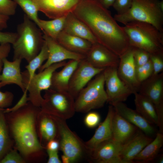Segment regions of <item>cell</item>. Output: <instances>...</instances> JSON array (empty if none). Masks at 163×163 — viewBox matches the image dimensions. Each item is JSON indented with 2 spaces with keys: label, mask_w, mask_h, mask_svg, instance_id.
<instances>
[{
  "label": "cell",
  "mask_w": 163,
  "mask_h": 163,
  "mask_svg": "<svg viewBox=\"0 0 163 163\" xmlns=\"http://www.w3.org/2000/svg\"><path fill=\"white\" fill-rule=\"evenodd\" d=\"M72 13L88 26L97 42L119 57L130 46L123 27L96 0H80Z\"/></svg>",
  "instance_id": "obj_1"
},
{
  "label": "cell",
  "mask_w": 163,
  "mask_h": 163,
  "mask_svg": "<svg viewBox=\"0 0 163 163\" xmlns=\"http://www.w3.org/2000/svg\"><path fill=\"white\" fill-rule=\"evenodd\" d=\"M17 37L12 44L13 60L24 59L29 62L40 52L44 40L41 30L25 14L17 27Z\"/></svg>",
  "instance_id": "obj_2"
},
{
  "label": "cell",
  "mask_w": 163,
  "mask_h": 163,
  "mask_svg": "<svg viewBox=\"0 0 163 163\" xmlns=\"http://www.w3.org/2000/svg\"><path fill=\"white\" fill-rule=\"evenodd\" d=\"M23 113L12 122L11 129L16 145L22 154L28 155L41 150L35 129V109L31 103L26 104Z\"/></svg>",
  "instance_id": "obj_3"
},
{
  "label": "cell",
  "mask_w": 163,
  "mask_h": 163,
  "mask_svg": "<svg viewBox=\"0 0 163 163\" xmlns=\"http://www.w3.org/2000/svg\"><path fill=\"white\" fill-rule=\"evenodd\" d=\"M123 27L130 46L143 49L150 54L163 53V32L153 25L134 21Z\"/></svg>",
  "instance_id": "obj_4"
},
{
  "label": "cell",
  "mask_w": 163,
  "mask_h": 163,
  "mask_svg": "<svg viewBox=\"0 0 163 163\" xmlns=\"http://www.w3.org/2000/svg\"><path fill=\"white\" fill-rule=\"evenodd\" d=\"M159 0H132L131 6L126 12L116 14L114 19L125 25L137 21L151 24L163 32V10Z\"/></svg>",
  "instance_id": "obj_5"
},
{
  "label": "cell",
  "mask_w": 163,
  "mask_h": 163,
  "mask_svg": "<svg viewBox=\"0 0 163 163\" xmlns=\"http://www.w3.org/2000/svg\"><path fill=\"white\" fill-rule=\"evenodd\" d=\"M103 72L95 76L75 99L76 112H88L92 110L102 107L107 102Z\"/></svg>",
  "instance_id": "obj_6"
},
{
  "label": "cell",
  "mask_w": 163,
  "mask_h": 163,
  "mask_svg": "<svg viewBox=\"0 0 163 163\" xmlns=\"http://www.w3.org/2000/svg\"><path fill=\"white\" fill-rule=\"evenodd\" d=\"M58 129L59 149L69 158L70 163H76L88 158L89 150L85 142L69 128L66 120L58 117H52Z\"/></svg>",
  "instance_id": "obj_7"
},
{
  "label": "cell",
  "mask_w": 163,
  "mask_h": 163,
  "mask_svg": "<svg viewBox=\"0 0 163 163\" xmlns=\"http://www.w3.org/2000/svg\"><path fill=\"white\" fill-rule=\"evenodd\" d=\"M66 63L64 61L53 64L38 73H35L30 78H29L26 70L21 72L23 84L25 90L29 92L28 100L30 103L37 107L41 106L43 100L41 91L50 88L53 73Z\"/></svg>",
  "instance_id": "obj_8"
},
{
  "label": "cell",
  "mask_w": 163,
  "mask_h": 163,
  "mask_svg": "<svg viewBox=\"0 0 163 163\" xmlns=\"http://www.w3.org/2000/svg\"><path fill=\"white\" fill-rule=\"evenodd\" d=\"M45 91L41 106L44 112L65 120L73 116L76 112L75 99L68 91L50 88Z\"/></svg>",
  "instance_id": "obj_9"
},
{
  "label": "cell",
  "mask_w": 163,
  "mask_h": 163,
  "mask_svg": "<svg viewBox=\"0 0 163 163\" xmlns=\"http://www.w3.org/2000/svg\"><path fill=\"white\" fill-rule=\"evenodd\" d=\"M138 93L148 98L154 105L159 122L160 132L163 133V72L152 75L142 82Z\"/></svg>",
  "instance_id": "obj_10"
},
{
  "label": "cell",
  "mask_w": 163,
  "mask_h": 163,
  "mask_svg": "<svg viewBox=\"0 0 163 163\" xmlns=\"http://www.w3.org/2000/svg\"><path fill=\"white\" fill-rule=\"evenodd\" d=\"M117 67H110L104 69L103 73L107 102L111 105L126 101L133 94L132 91L119 77Z\"/></svg>",
  "instance_id": "obj_11"
},
{
  "label": "cell",
  "mask_w": 163,
  "mask_h": 163,
  "mask_svg": "<svg viewBox=\"0 0 163 163\" xmlns=\"http://www.w3.org/2000/svg\"><path fill=\"white\" fill-rule=\"evenodd\" d=\"M104 69L94 67L85 58L81 60L71 76L68 91L75 99L80 91L93 78Z\"/></svg>",
  "instance_id": "obj_12"
},
{
  "label": "cell",
  "mask_w": 163,
  "mask_h": 163,
  "mask_svg": "<svg viewBox=\"0 0 163 163\" xmlns=\"http://www.w3.org/2000/svg\"><path fill=\"white\" fill-rule=\"evenodd\" d=\"M122 145L111 138L89 151L87 159L96 163H122L120 157Z\"/></svg>",
  "instance_id": "obj_13"
},
{
  "label": "cell",
  "mask_w": 163,
  "mask_h": 163,
  "mask_svg": "<svg viewBox=\"0 0 163 163\" xmlns=\"http://www.w3.org/2000/svg\"><path fill=\"white\" fill-rule=\"evenodd\" d=\"M134 47L130 46L121 56L117 67L118 75L132 91L133 94L138 93L141 83L138 80L136 66L133 57Z\"/></svg>",
  "instance_id": "obj_14"
},
{
  "label": "cell",
  "mask_w": 163,
  "mask_h": 163,
  "mask_svg": "<svg viewBox=\"0 0 163 163\" xmlns=\"http://www.w3.org/2000/svg\"><path fill=\"white\" fill-rule=\"evenodd\" d=\"M80 0H33L38 11L54 19L72 12Z\"/></svg>",
  "instance_id": "obj_15"
},
{
  "label": "cell",
  "mask_w": 163,
  "mask_h": 163,
  "mask_svg": "<svg viewBox=\"0 0 163 163\" xmlns=\"http://www.w3.org/2000/svg\"><path fill=\"white\" fill-rule=\"evenodd\" d=\"M43 37L48 49L49 56L46 62L38 69L39 72L53 64L67 59L81 60L85 58V56L69 50L56 40L44 34Z\"/></svg>",
  "instance_id": "obj_16"
},
{
  "label": "cell",
  "mask_w": 163,
  "mask_h": 163,
  "mask_svg": "<svg viewBox=\"0 0 163 163\" xmlns=\"http://www.w3.org/2000/svg\"><path fill=\"white\" fill-rule=\"evenodd\" d=\"M85 56L90 64L99 69L117 67L120 61L119 56L98 42L92 44Z\"/></svg>",
  "instance_id": "obj_17"
},
{
  "label": "cell",
  "mask_w": 163,
  "mask_h": 163,
  "mask_svg": "<svg viewBox=\"0 0 163 163\" xmlns=\"http://www.w3.org/2000/svg\"><path fill=\"white\" fill-rule=\"evenodd\" d=\"M153 139L138 129L122 145L120 154L122 163L134 162L135 157Z\"/></svg>",
  "instance_id": "obj_18"
},
{
  "label": "cell",
  "mask_w": 163,
  "mask_h": 163,
  "mask_svg": "<svg viewBox=\"0 0 163 163\" xmlns=\"http://www.w3.org/2000/svg\"><path fill=\"white\" fill-rule=\"evenodd\" d=\"M113 106L117 113L147 135L152 138L155 137L157 132L154 125L148 122L136 110L128 107L123 102L118 103Z\"/></svg>",
  "instance_id": "obj_19"
},
{
  "label": "cell",
  "mask_w": 163,
  "mask_h": 163,
  "mask_svg": "<svg viewBox=\"0 0 163 163\" xmlns=\"http://www.w3.org/2000/svg\"><path fill=\"white\" fill-rule=\"evenodd\" d=\"M2 60L3 67L0 74V88L7 85L14 84L18 86L23 92L26 91L23 84L21 71L22 60L16 59L10 61L6 58H4Z\"/></svg>",
  "instance_id": "obj_20"
},
{
  "label": "cell",
  "mask_w": 163,
  "mask_h": 163,
  "mask_svg": "<svg viewBox=\"0 0 163 163\" xmlns=\"http://www.w3.org/2000/svg\"><path fill=\"white\" fill-rule=\"evenodd\" d=\"M62 31L71 35L88 40L92 44L97 42L88 26L72 12L66 15Z\"/></svg>",
  "instance_id": "obj_21"
},
{
  "label": "cell",
  "mask_w": 163,
  "mask_h": 163,
  "mask_svg": "<svg viewBox=\"0 0 163 163\" xmlns=\"http://www.w3.org/2000/svg\"><path fill=\"white\" fill-rule=\"evenodd\" d=\"M115 112L113 107L110 105L104 120L99 125L93 136L85 142L89 151L94 149L102 142L112 138V122Z\"/></svg>",
  "instance_id": "obj_22"
},
{
  "label": "cell",
  "mask_w": 163,
  "mask_h": 163,
  "mask_svg": "<svg viewBox=\"0 0 163 163\" xmlns=\"http://www.w3.org/2000/svg\"><path fill=\"white\" fill-rule=\"evenodd\" d=\"M138 129L115 111L112 122V138L114 140L123 145Z\"/></svg>",
  "instance_id": "obj_23"
},
{
  "label": "cell",
  "mask_w": 163,
  "mask_h": 163,
  "mask_svg": "<svg viewBox=\"0 0 163 163\" xmlns=\"http://www.w3.org/2000/svg\"><path fill=\"white\" fill-rule=\"evenodd\" d=\"M80 61L69 60L61 70L55 71L52 76L50 88L58 91H68L70 79Z\"/></svg>",
  "instance_id": "obj_24"
},
{
  "label": "cell",
  "mask_w": 163,
  "mask_h": 163,
  "mask_svg": "<svg viewBox=\"0 0 163 163\" xmlns=\"http://www.w3.org/2000/svg\"><path fill=\"white\" fill-rule=\"evenodd\" d=\"M56 40L69 50L85 56L92 44L88 40L68 34L63 31L59 34Z\"/></svg>",
  "instance_id": "obj_25"
},
{
  "label": "cell",
  "mask_w": 163,
  "mask_h": 163,
  "mask_svg": "<svg viewBox=\"0 0 163 163\" xmlns=\"http://www.w3.org/2000/svg\"><path fill=\"white\" fill-rule=\"evenodd\" d=\"M134 94L136 110L149 123L159 127L158 116L152 102L146 97L138 93Z\"/></svg>",
  "instance_id": "obj_26"
},
{
  "label": "cell",
  "mask_w": 163,
  "mask_h": 163,
  "mask_svg": "<svg viewBox=\"0 0 163 163\" xmlns=\"http://www.w3.org/2000/svg\"><path fill=\"white\" fill-rule=\"evenodd\" d=\"M163 145V133L157 132L155 139L135 157L134 162L147 163L152 161L158 156Z\"/></svg>",
  "instance_id": "obj_27"
},
{
  "label": "cell",
  "mask_w": 163,
  "mask_h": 163,
  "mask_svg": "<svg viewBox=\"0 0 163 163\" xmlns=\"http://www.w3.org/2000/svg\"><path fill=\"white\" fill-rule=\"evenodd\" d=\"M66 16L49 21L39 19L38 27L44 34L56 40L63 30Z\"/></svg>",
  "instance_id": "obj_28"
},
{
  "label": "cell",
  "mask_w": 163,
  "mask_h": 163,
  "mask_svg": "<svg viewBox=\"0 0 163 163\" xmlns=\"http://www.w3.org/2000/svg\"><path fill=\"white\" fill-rule=\"evenodd\" d=\"M40 124V131L42 137L48 142L55 139L58 135L56 123L52 117L44 115Z\"/></svg>",
  "instance_id": "obj_29"
},
{
  "label": "cell",
  "mask_w": 163,
  "mask_h": 163,
  "mask_svg": "<svg viewBox=\"0 0 163 163\" xmlns=\"http://www.w3.org/2000/svg\"><path fill=\"white\" fill-rule=\"evenodd\" d=\"M3 110L0 109V161L8 152L11 144Z\"/></svg>",
  "instance_id": "obj_30"
},
{
  "label": "cell",
  "mask_w": 163,
  "mask_h": 163,
  "mask_svg": "<svg viewBox=\"0 0 163 163\" xmlns=\"http://www.w3.org/2000/svg\"><path fill=\"white\" fill-rule=\"evenodd\" d=\"M48 56V49L44 40V44L40 52L28 62V64L25 67L29 78L32 77L35 73L36 70L42 66L45 61L47 60Z\"/></svg>",
  "instance_id": "obj_31"
},
{
  "label": "cell",
  "mask_w": 163,
  "mask_h": 163,
  "mask_svg": "<svg viewBox=\"0 0 163 163\" xmlns=\"http://www.w3.org/2000/svg\"><path fill=\"white\" fill-rule=\"evenodd\" d=\"M18 5L30 19L38 26V11L33 0H12Z\"/></svg>",
  "instance_id": "obj_32"
},
{
  "label": "cell",
  "mask_w": 163,
  "mask_h": 163,
  "mask_svg": "<svg viewBox=\"0 0 163 163\" xmlns=\"http://www.w3.org/2000/svg\"><path fill=\"white\" fill-rule=\"evenodd\" d=\"M153 73V68L150 59L145 64L136 67L137 78L140 83L149 78Z\"/></svg>",
  "instance_id": "obj_33"
},
{
  "label": "cell",
  "mask_w": 163,
  "mask_h": 163,
  "mask_svg": "<svg viewBox=\"0 0 163 163\" xmlns=\"http://www.w3.org/2000/svg\"><path fill=\"white\" fill-rule=\"evenodd\" d=\"M17 4L12 0H0V14L9 16L16 12Z\"/></svg>",
  "instance_id": "obj_34"
},
{
  "label": "cell",
  "mask_w": 163,
  "mask_h": 163,
  "mask_svg": "<svg viewBox=\"0 0 163 163\" xmlns=\"http://www.w3.org/2000/svg\"><path fill=\"white\" fill-rule=\"evenodd\" d=\"M150 55L143 49L134 47L133 57L136 67L147 63L150 59Z\"/></svg>",
  "instance_id": "obj_35"
},
{
  "label": "cell",
  "mask_w": 163,
  "mask_h": 163,
  "mask_svg": "<svg viewBox=\"0 0 163 163\" xmlns=\"http://www.w3.org/2000/svg\"><path fill=\"white\" fill-rule=\"evenodd\" d=\"M150 59L153 68L152 75H157L162 72L163 70V53L150 54Z\"/></svg>",
  "instance_id": "obj_36"
},
{
  "label": "cell",
  "mask_w": 163,
  "mask_h": 163,
  "mask_svg": "<svg viewBox=\"0 0 163 163\" xmlns=\"http://www.w3.org/2000/svg\"><path fill=\"white\" fill-rule=\"evenodd\" d=\"M132 0H115L112 6L117 12V14L126 12L130 8Z\"/></svg>",
  "instance_id": "obj_37"
},
{
  "label": "cell",
  "mask_w": 163,
  "mask_h": 163,
  "mask_svg": "<svg viewBox=\"0 0 163 163\" xmlns=\"http://www.w3.org/2000/svg\"><path fill=\"white\" fill-rule=\"evenodd\" d=\"M100 119V116L98 113L95 112H89L84 118V123L88 127L92 128L98 125Z\"/></svg>",
  "instance_id": "obj_38"
},
{
  "label": "cell",
  "mask_w": 163,
  "mask_h": 163,
  "mask_svg": "<svg viewBox=\"0 0 163 163\" xmlns=\"http://www.w3.org/2000/svg\"><path fill=\"white\" fill-rule=\"evenodd\" d=\"M24 161L15 150L8 151L0 160V163H23Z\"/></svg>",
  "instance_id": "obj_39"
},
{
  "label": "cell",
  "mask_w": 163,
  "mask_h": 163,
  "mask_svg": "<svg viewBox=\"0 0 163 163\" xmlns=\"http://www.w3.org/2000/svg\"><path fill=\"white\" fill-rule=\"evenodd\" d=\"M13 94L9 91L2 92L0 91V109L10 106L13 99Z\"/></svg>",
  "instance_id": "obj_40"
},
{
  "label": "cell",
  "mask_w": 163,
  "mask_h": 163,
  "mask_svg": "<svg viewBox=\"0 0 163 163\" xmlns=\"http://www.w3.org/2000/svg\"><path fill=\"white\" fill-rule=\"evenodd\" d=\"M17 37V33L2 32L0 30V43H9L12 44Z\"/></svg>",
  "instance_id": "obj_41"
},
{
  "label": "cell",
  "mask_w": 163,
  "mask_h": 163,
  "mask_svg": "<svg viewBox=\"0 0 163 163\" xmlns=\"http://www.w3.org/2000/svg\"><path fill=\"white\" fill-rule=\"evenodd\" d=\"M27 91H26L24 92L22 97L15 105L11 108L3 110V113H5L11 112H14L26 104H27V101L28 100L27 95Z\"/></svg>",
  "instance_id": "obj_42"
},
{
  "label": "cell",
  "mask_w": 163,
  "mask_h": 163,
  "mask_svg": "<svg viewBox=\"0 0 163 163\" xmlns=\"http://www.w3.org/2000/svg\"><path fill=\"white\" fill-rule=\"evenodd\" d=\"M48 155V163H61L62 161L59 158L58 151H51L47 150Z\"/></svg>",
  "instance_id": "obj_43"
},
{
  "label": "cell",
  "mask_w": 163,
  "mask_h": 163,
  "mask_svg": "<svg viewBox=\"0 0 163 163\" xmlns=\"http://www.w3.org/2000/svg\"><path fill=\"white\" fill-rule=\"evenodd\" d=\"M11 50V46L9 43L0 44V59L6 58L8 56Z\"/></svg>",
  "instance_id": "obj_44"
},
{
  "label": "cell",
  "mask_w": 163,
  "mask_h": 163,
  "mask_svg": "<svg viewBox=\"0 0 163 163\" xmlns=\"http://www.w3.org/2000/svg\"><path fill=\"white\" fill-rule=\"evenodd\" d=\"M47 150L51 151H58L59 149V141L55 139L48 141L46 145Z\"/></svg>",
  "instance_id": "obj_45"
},
{
  "label": "cell",
  "mask_w": 163,
  "mask_h": 163,
  "mask_svg": "<svg viewBox=\"0 0 163 163\" xmlns=\"http://www.w3.org/2000/svg\"><path fill=\"white\" fill-rule=\"evenodd\" d=\"M8 16L0 14V30L6 29L7 27V22L9 19Z\"/></svg>",
  "instance_id": "obj_46"
},
{
  "label": "cell",
  "mask_w": 163,
  "mask_h": 163,
  "mask_svg": "<svg viewBox=\"0 0 163 163\" xmlns=\"http://www.w3.org/2000/svg\"><path fill=\"white\" fill-rule=\"evenodd\" d=\"M104 8L108 9L112 6L115 0H96Z\"/></svg>",
  "instance_id": "obj_47"
},
{
  "label": "cell",
  "mask_w": 163,
  "mask_h": 163,
  "mask_svg": "<svg viewBox=\"0 0 163 163\" xmlns=\"http://www.w3.org/2000/svg\"><path fill=\"white\" fill-rule=\"evenodd\" d=\"M62 161L63 163H70V161L68 157L65 155H63L61 156Z\"/></svg>",
  "instance_id": "obj_48"
},
{
  "label": "cell",
  "mask_w": 163,
  "mask_h": 163,
  "mask_svg": "<svg viewBox=\"0 0 163 163\" xmlns=\"http://www.w3.org/2000/svg\"><path fill=\"white\" fill-rule=\"evenodd\" d=\"M157 162L159 163H163V155H161L158 158Z\"/></svg>",
  "instance_id": "obj_49"
},
{
  "label": "cell",
  "mask_w": 163,
  "mask_h": 163,
  "mask_svg": "<svg viewBox=\"0 0 163 163\" xmlns=\"http://www.w3.org/2000/svg\"><path fill=\"white\" fill-rule=\"evenodd\" d=\"M3 62L2 59H0V73L2 70L3 68Z\"/></svg>",
  "instance_id": "obj_50"
}]
</instances>
